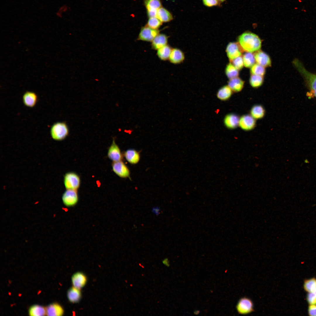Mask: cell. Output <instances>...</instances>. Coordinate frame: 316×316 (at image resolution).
I'll return each mask as SVG.
<instances>
[{
	"label": "cell",
	"mask_w": 316,
	"mask_h": 316,
	"mask_svg": "<svg viewBox=\"0 0 316 316\" xmlns=\"http://www.w3.org/2000/svg\"><path fill=\"white\" fill-rule=\"evenodd\" d=\"M238 40L241 48L247 52L257 51L261 47V41L259 37L250 32L243 33L239 36Z\"/></svg>",
	"instance_id": "6da1fadb"
},
{
	"label": "cell",
	"mask_w": 316,
	"mask_h": 316,
	"mask_svg": "<svg viewBox=\"0 0 316 316\" xmlns=\"http://www.w3.org/2000/svg\"><path fill=\"white\" fill-rule=\"evenodd\" d=\"M293 63L296 68L304 78L307 85L316 97V74L307 70L302 63L298 59H295Z\"/></svg>",
	"instance_id": "7a4b0ae2"
},
{
	"label": "cell",
	"mask_w": 316,
	"mask_h": 316,
	"mask_svg": "<svg viewBox=\"0 0 316 316\" xmlns=\"http://www.w3.org/2000/svg\"><path fill=\"white\" fill-rule=\"evenodd\" d=\"M69 129L64 122H57L54 123L50 128V133L54 140L61 141L65 139L69 134Z\"/></svg>",
	"instance_id": "3957f363"
},
{
	"label": "cell",
	"mask_w": 316,
	"mask_h": 316,
	"mask_svg": "<svg viewBox=\"0 0 316 316\" xmlns=\"http://www.w3.org/2000/svg\"><path fill=\"white\" fill-rule=\"evenodd\" d=\"M236 307L238 313L242 315H247L254 311L252 300L246 297H242L239 299Z\"/></svg>",
	"instance_id": "277c9868"
},
{
	"label": "cell",
	"mask_w": 316,
	"mask_h": 316,
	"mask_svg": "<svg viewBox=\"0 0 316 316\" xmlns=\"http://www.w3.org/2000/svg\"><path fill=\"white\" fill-rule=\"evenodd\" d=\"M64 183L66 189L77 190L80 186V177L74 173H67L65 174L64 176Z\"/></svg>",
	"instance_id": "5b68a950"
},
{
	"label": "cell",
	"mask_w": 316,
	"mask_h": 316,
	"mask_svg": "<svg viewBox=\"0 0 316 316\" xmlns=\"http://www.w3.org/2000/svg\"><path fill=\"white\" fill-rule=\"evenodd\" d=\"M159 33V30L152 29L146 25L141 28L137 40L151 42Z\"/></svg>",
	"instance_id": "8992f818"
},
{
	"label": "cell",
	"mask_w": 316,
	"mask_h": 316,
	"mask_svg": "<svg viewBox=\"0 0 316 316\" xmlns=\"http://www.w3.org/2000/svg\"><path fill=\"white\" fill-rule=\"evenodd\" d=\"M256 124V120L250 114H244L240 116L239 127L244 131L253 130Z\"/></svg>",
	"instance_id": "52a82bcc"
},
{
	"label": "cell",
	"mask_w": 316,
	"mask_h": 316,
	"mask_svg": "<svg viewBox=\"0 0 316 316\" xmlns=\"http://www.w3.org/2000/svg\"><path fill=\"white\" fill-rule=\"evenodd\" d=\"M78 196L76 190L67 189L62 196V200L64 205L68 207L75 205L78 201Z\"/></svg>",
	"instance_id": "ba28073f"
},
{
	"label": "cell",
	"mask_w": 316,
	"mask_h": 316,
	"mask_svg": "<svg viewBox=\"0 0 316 316\" xmlns=\"http://www.w3.org/2000/svg\"><path fill=\"white\" fill-rule=\"evenodd\" d=\"M112 166L113 171L120 177L126 178L129 177V170L122 161L113 162Z\"/></svg>",
	"instance_id": "9c48e42d"
},
{
	"label": "cell",
	"mask_w": 316,
	"mask_h": 316,
	"mask_svg": "<svg viewBox=\"0 0 316 316\" xmlns=\"http://www.w3.org/2000/svg\"><path fill=\"white\" fill-rule=\"evenodd\" d=\"M226 51L229 61L232 60L241 56V47L238 43L229 42L227 45Z\"/></svg>",
	"instance_id": "30bf717a"
},
{
	"label": "cell",
	"mask_w": 316,
	"mask_h": 316,
	"mask_svg": "<svg viewBox=\"0 0 316 316\" xmlns=\"http://www.w3.org/2000/svg\"><path fill=\"white\" fill-rule=\"evenodd\" d=\"M240 116L237 114L230 113L227 114L224 119V123L227 128L233 130L239 127Z\"/></svg>",
	"instance_id": "8fae6325"
},
{
	"label": "cell",
	"mask_w": 316,
	"mask_h": 316,
	"mask_svg": "<svg viewBox=\"0 0 316 316\" xmlns=\"http://www.w3.org/2000/svg\"><path fill=\"white\" fill-rule=\"evenodd\" d=\"M108 156L109 159L113 162L122 161L123 159L120 150L114 139L109 149Z\"/></svg>",
	"instance_id": "7c38bea8"
},
{
	"label": "cell",
	"mask_w": 316,
	"mask_h": 316,
	"mask_svg": "<svg viewBox=\"0 0 316 316\" xmlns=\"http://www.w3.org/2000/svg\"><path fill=\"white\" fill-rule=\"evenodd\" d=\"M169 37L164 34L159 33L151 42L152 49L157 50L168 44Z\"/></svg>",
	"instance_id": "4fadbf2b"
},
{
	"label": "cell",
	"mask_w": 316,
	"mask_h": 316,
	"mask_svg": "<svg viewBox=\"0 0 316 316\" xmlns=\"http://www.w3.org/2000/svg\"><path fill=\"white\" fill-rule=\"evenodd\" d=\"M254 56L257 63L264 67L271 66L270 58L269 55L265 52L259 50L255 53Z\"/></svg>",
	"instance_id": "5bb4252c"
},
{
	"label": "cell",
	"mask_w": 316,
	"mask_h": 316,
	"mask_svg": "<svg viewBox=\"0 0 316 316\" xmlns=\"http://www.w3.org/2000/svg\"><path fill=\"white\" fill-rule=\"evenodd\" d=\"M22 99L25 106L32 108L35 106L37 102L38 96L34 92L27 91L23 95Z\"/></svg>",
	"instance_id": "9a60e30c"
},
{
	"label": "cell",
	"mask_w": 316,
	"mask_h": 316,
	"mask_svg": "<svg viewBox=\"0 0 316 316\" xmlns=\"http://www.w3.org/2000/svg\"><path fill=\"white\" fill-rule=\"evenodd\" d=\"M73 286L80 289L85 285L87 281L86 276L81 272L74 274L71 278Z\"/></svg>",
	"instance_id": "2e32d148"
},
{
	"label": "cell",
	"mask_w": 316,
	"mask_h": 316,
	"mask_svg": "<svg viewBox=\"0 0 316 316\" xmlns=\"http://www.w3.org/2000/svg\"><path fill=\"white\" fill-rule=\"evenodd\" d=\"M185 59L183 52L177 48H172L168 60L171 63L178 64L182 63Z\"/></svg>",
	"instance_id": "e0dca14e"
},
{
	"label": "cell",
	"mask_w": 316,
	"mask_h": 316,
	"mask_svg": "<svg viewBox=\"0 0 316 316\" xmlns=\"http://www.w3.org/2000/svg\"><path fill=\"white\" fill-rule=\"evenodd\" d=\"M266 110L264 106L260 104L253 105L251 108L249 114L256 120L263 118L266 114Z\"/></svg>",
	"instance_id": "ac0fdd59"
},
{
	"label": "cell",
	"mask_w": 316,
	"mask_h": 316,
	"mask_svg": "<svg viewBox=\"0 0 316 316\" xmlns=\"http://www.w3.org/2000/svg\"><path fill=\"white\" fill-rule=\"evenodd\" d=\"M228 84V85L233 92L237 93L243 90L244 86V82L240 78L237 77L229 79Z\"/></svg>",
	"instance_id": "d6986e66"
},
{
	"label": "cell",
	"mask_w": 316,
	"mask_h": 316,
	"mask_svg": "<svg viewBox=\"0 0 316 316\" xmlns=\"http://www.w3.org/2000/svg\"><path fill=\"white\" fill-rule=\"evenodd\" d=\"M46 315L59 316L62 315L63 310L59 304L53 303L49 305L46 308Z\"/></svg>",
	"instance_id": "ffe728a7"
},
{
	"label": "cell",
	"mask_w": 316,
	"mask_h": 316,
	"mask_svg": "<svg viewBox=\"0 0 316 316\" xmlns=\"http://www.w3.org/2000/svg\"><path fill=\"white\" fill-rule=\"evenodd\" d=\"M233 92L228 85L224 86L218 91L217 96L218 98L222 101H226L230 98Z\"/></svg>",
	"instance_id": "44dd1931"
},
{
	"label": "cell",
	"mask_w": 316,
	"mask_h": 316,
	"mask_svg": "<svg viewBox=\"0 0 316 316\" xmlns=\"http://www.w3.org/2000/svg\"><path fill=\"white\" fill-rule=\"evenodd\" d=\"M124 156L126 160L130 164H135L140 159L139 153L134 149H130L125 152Z\"/></svg>",
	"instance_id": "7402d4cb"
},
{
	"label": "cell",
	"mask_w": 316,
	"mask_h": 316,
	"mask_svg": "<svg viewBox=\"0 0 316 316\" xmlns=\"http://www.w3.org/2000/svg\"><path fill=\"white\" fill-rule=\"evenodd\" d=\"M172 49L170 45L167 44L157 50V55L162 61L168 60Z\"/></svg>",
	"instance_id": "603a6c76"
},
{
	"label": "cell",
	"mask_w": 316,
	"mask_h": 316,
	"mask_svg": "<svg viewBox=\"0 0 316 316\" xmlns=\"http://www.w3.org/2000/svg\"><path fill=\"white\" fill-rule=\"evenodd\" d=\"M157 17L162 23L169 22L173 19L172 14L165 8L161 7L157 12Z\"/></svg>",
	"instance_id": "cb8c5ba5"
},
{
	"label": "cell",
	"mask_w": 316,
	"mask_h": 316,
	"mask_svg": "<svg viewBox=\"0 0 316 316\" xmlns=\"http://www.w3.org/2000/svg\"><path fill=\"white\" fill-rule=\"evenodd\" d=\"M67 297L69 301L72 303L79 302L81 298V293L80 289L73 286L68 291Z\"/></svg>",
	"instance_id": "d4e9b609"
},
{
	"label": "cell",
	"mask_w": 316,
	"mask_h": 316,
	"mask_svg": "<svg viewBox=\"0 0 316 316\" xmlns=\"http://www.w3.org/2000/svg\"><path fill=\"white\" fill-rule=\"evenodd\" d=\"M29 313L30 316H44L46 315V308L39 305H34L29 309Z\"/></svg>",
	"instance_id": "484cf974"
},
{
	"label": "cell",
	"mask_w": 316,
	"mask_h": 316,
	"mask_svg": "<svg viewBox=\"0 0 316 316\" xmlns=\"http://www.w3.org/2000/svg\"><path fill=\"white\" fill-rule=\"evenodd\" d=\"M225 73L229 79L238 77L239 75L238 70L230 62L226 66Z\"/></svg>",
	"instance_id": "4316f807"
},
{
	"label": "cell",
	"mask_w": 316,
	"mask_h": 316,
	"mask_svg": "<svg viewBox=\"0 0 316 316\" xmlns=\"http://www.w3.org/2000/svg\"><path fill=\"white\" fill-rule=\"evenodd\" d=\"M263 82V76L257 75L252 74L249 79L250 85L254 88H257L261 86Z\"/></svg>",
	"instance_id": "83f0119b"
},
{
	"label": "cell",
	"mask_w": 316,
	"mask_h": 316,
	"mask_svg": "<svg viewBox=\"0 0 316 316\" xmlns=\"http://www.w3.org/2000/svg\"><path fill=\"white\" fill-rule=\"evenodd\" d=\"M144 4L147 11H157L162 7L160 0H145Z\"/></svg>",
	"instance_id": "f1b7e54d"
},
{
	"label": "cell",
	"mask_w": 316,
	"mask_h": 316,
	"mask_svg": "<svg viewBox=\"0 0 316 316\" xmlns=\"http://www.w3.org/2000/svg\"><path fill=\"white\" fill-rule=\"evenodd\" d=\"M303 286L305 290L308 293H316V279L312 278L306 280Z\"/></svg>",
	"instance_id": "f546056e"
},
{
	"label": "cell",
	"mask_w": 316,
	"mask_h": 316,
	"mask_svg": "<svg viewBox=\"0 0 316 316\" xmlns=\"http://www.w3.org/2000/svg\"><path fill=\"white\" fill-rule=\"evenodd\" d=\"M244 66L246 68H250L255 63V61L254 55L252 52H247L243 56Z\"/></svg>",
	"instance_id": "4dcf8cb0"
},
{
	"label": "cell",
	"mask_w": 316,
	"mask_h": 316,
	"mask_svg": "<svg viewBox=\"0 0 316 316\" xmlns=\"http://www.w3.org/2000/svg\"><path fill=\"white\" fill-rule=\"evenodd\" d=\"M162 23L157 17H151L149 18L146 25L152 29L158 30Z\"/></svg>",
	"instance_id": "1f68e13d"
},
{
	"label": "cell",
	"mask_w": 316,
	"mask_h": 316,
	"mask_svg": "<svg viewBox=\"0 0 316 316\" xmlns=\"http://www.w3.org/2000/svg\"><path fill=\"white\" fill-rule=\"evenodd\" d=\"M250 71L252 74L263 76L265 72V67L257 64H254L251 67Z\"/></svg>",
	"instance_id": "d6a6232c"
},
{
	"label": "cell",
	"mask_w": 316,
	"mask_h": 316,
	"mask_svg": "<svg viewBox=\"0 0 316 316\" xmlns=\"http://www.w3.org/2000/svg\"><path fill=\"white\" fill-rule=\"evenodd\" d=\"M230 61L238 70L242 69L244 66L243 58L241 56L230 60Z\"/></svg>",
	"instance_id": "836d02e7"
},
{
	"label": "cell",
	"mask_w": 316,
	"mask_h": 316,
	"mask_svg": "<svg viewBox=\"0 0 316 316\" xmlns=\"http://www.w3.org/2000/svg\"><path fill=\"white\" fill-rule=\"evenodd\" d=\"M204 5L207 7H212L218 6L220 3L217 0H202Z\"/></svg>",
	"instance_id": "e575fe53"
},
{
	"label": "cell",
	"mask_w": 316,
	"mask_h": 316,
	"mask_svg": "<svg viewBox=\"0 0 316 316\" xmlns=\"http://www.w3.org/2000/svg\"><path fill=\"white\" fill-rule=\"evenodd\" d=\"M307 301L310 305L316 304V293H308L307 297Z\"/></svg>",
	"instance_id": "d590c367"
},
{
	"label": "cell",
	"mask_w": 316,
	"mask_h": 316,
	"mask_svg": "<svg viewBox=\"0 0 316 316\" xmlns=\"http://www.w3.org/2000/svg\"><path fill=\"white\" fill-rule=\"evenodd\" d=\"M308 313L310 316H316V304L310 305L308 308Z\"/></svg>",
	"instance_id": "8d00e7d4"
},
{
	"label": "cell",
	"mask_w": 316,
	"mask_h": 316,
	"mask_svg": "<svg viewBox=\"0 0 316 316\" xmlns=\"http://www.w3.org/2000/svg\"><path fill=\"white\" fill-rule=\"evenodd\" d=\"M152 212L155 215H158L160 214V209L157 206L154 207L152 208Z\"/></svg>",
	"instance_id": "74e56055"
},
{
	"label": "cell",
	"mask_w": 316,
	"mask_h": 316,
	"mask_svg": "<svg viewBox=\"0 0 316 316\" xmlns=\"http://www.w3.org/2000/svg\"><path fill=\"white\" fill-rule=\"evenodd\" d=\"M162 263L167 267H168L169 266V262L168 259L167 258H165L162 260Z\"/></svg>",
	"instance_id": "f35d334b"
},
{
	"label": "cell",
	"mask_w": 316,
	"mask_h": 316,
	"mask_svg": "<svg viewBox=\"0 0 316 316\" xmlns=\"http://www.w3.org/2000/svg\"><path fill=\"white\" fill-rule=\"evenodd\" d=\"M217 0V1H219V2H220V3H221V2H224V1H225L226 0Z\"/></svg>",
	"instance_id": "ab89813d"
}]
</instances>
